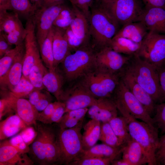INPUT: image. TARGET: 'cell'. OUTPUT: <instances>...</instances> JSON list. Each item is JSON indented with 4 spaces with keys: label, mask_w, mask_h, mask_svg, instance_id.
Wrapping results in <instances>:
<instances>
[{
    "label": "cell",
    "mask_w": 165,
    "mask_h": 165,
    "mask_svg": "<svg viewBox=\"0 0 165 165\" xmlns=\"http://www.w3.org/2000/svg\"><path fill=\"white\" fill-rule=\"evenodd\" d=\"M89 21L92 47L99 50L110 47L119 24L100 1L96 0L91 7Z\"/></svg>",
    "instance_id": "6da1fadb"
},
{
    "label": "cell",
    "mask_w": 165,
    "mask_h": 165,
    "mask_svg": "<svg viewBox=\"0 0 165 165\" xmlns=\"http://www.w3.org/2000/svg\"><path fill=\"white\" fill-rule=\"evenodd\" d=\"M51 124L37 123L36 135L28 153L34 163L40 165L58 164L60 149L58 132Z\"/></svg>",
    "instance_id": "7a4b0ae2"
},
{
    "label": "cell",
    "mask_w": 165,
    "mask_h": 165,
    "mask_svg": "<svg viewBox=\"0 0 165 165\" xmlns=\"http://www.w3.org/2000/svg\"><path fill=\"white\" fill-rule=\"evenodd\" d=\"M118 109L126 119L130 137L140 145L145 152L148 165H157L156 153L160 139L158 128L138 120L123 109Z\"/></svg>",
    "instance_id": "3957f363"
},
{
    "label": "cell",
    "mask_w": 165,
    "mask_h": 165,
    "mask_svg": "<svg viewBox=\"0 0 165 165\" xmlns=\"http://www.w3.org/2000/svg\"><path fill=\"white\" fill-rule=\"evenodd\" d=\"M125 69L151 96L156 103L165 102L158 70L136 55H133Z\"/></svg>",
    "instance_id": "277c9868"
},
{
    "label": "cell",
    "mask_w": 165,
    "mask_h": 165,
    "mask_svg": "<svg viewBox=\"0 0 165 165\" xmlns=\"http://www.w3.org/2000/svg\"><path fill=\"white\" fill-rule=\"evenodd\" d=\"M88 45L68 55L61 63L64 79L71 82L81 79L96 69V52Z\"/></svg>",
    "instance_id": "5b68a950"
},
{
    "label": "cell",
    "mask_w": 165,
    "mask_h": 165,
    "mask_svg": "<svg viewBox=\"0 0 165 165\" xmlns=\"http://www.w3.org/2000/svg\"><path fill=\"white\" fill-rule=\"evenodd\" d=\"M83 121L74 127L58 130V139L60 149L58 164L69 165L77 160L83 151L82 134Z\"/></svg>",
    "instance_id": "8992f818"
},
{
    "label": "cell",
    "mask_w": 165,
    "mask_h": 165,
    "mask_svg": "<svg viewBox=\"0 0 165 165\" xmlns=\"http://www.w3.org/2000/svg\"><path fill=\"white\" fill-rule=\"evenodd\" d=\"M80 79V82L97 98L111 97L119 81L117 74L96 68Z\"/></svg>",
    "instance_id": "52a82bcc"
},
{
    "label": "cell",
    "mask_w": 165,
    "mask_h": 165,
    "mask_svg": "<svg viewBox=\"0 0 165 165\" xmlns=\"http://www.w3.org/2000/svg\"><path fill=\"white\" fill-rule=\"evenodd\" d=\"M135 55L157 70L165 67V35L149 31Z\"/></svg>",
    "instance_id": "ba28073f"
},
{
    "label": "cell",
    "mask_w": 165,
    "mask_h": 165,
    "mask_svg": "<svg viewBox=\"0 0 165 165\" xmlns=\"http://www.w3.org/2000/svg\"><path fill=\"white\" fill-rule=\"evenodd\" d=\"M114 92L117 109H123L135 118L155 126L152 118L121 79Z\"/></svg>",
    "instance_id": "9c48e42d"
},
{
    "label": "cell",
    "mask_w": 165,
    "mask_h": 165,
    "mask_svg": "<svg viewBox=\"0 0 165 165\" xmlns=\"http://www.w3.org/2000/svg\"><path fill=\"white\" fill-rule=\"evenodd\" d=\"M102 3L119 24L123 25L139 21L143 9L138 0H115Z\"/></svg>",
    "instance_id": "30bf717a"
},
{
    "label": "cell",
    "mask_w": 165,
    "mask_h": 165,
    "mask_svg": "<svg viewBox=\"0 0 165 165\" xmlns=\"http://www.w3.org/2000/svg\"><path fill=\"white\" fill-rule=\"evenodd\" d=\"M26 34L24 40V54L23 61V75L28 78L32 66L42 60L37 41L34 21L31 17L27 19Z\"/></svg>",
    "instance_id": "8fae6325"
},
{
    "label": "cell",
    "mask_w": 165,
    "mask_h": 165,
    "mask_svg": "<svg viewBox=\"0 0 165 165\" xmlns=\"http://www.w3.org/2000/svg\"><path fill=\"white\" fill-rule=\"evenodd\" d=\"M64 3L38 9L32 17L35 25L36 37L38 46L47 37Z\"/></svg>",
    "instance_id": "7c38bea8"
},
{
    "label": "cell",
    "mask_w": 165,
    "mask_h": 165,
    "mask_svg": "<svg viewBox=\"0 0 165 165\" xmlns=\"http://www.w3.org/2000/svg\"><path fill=\"white\" fill-rule=\"evenodd\" d=\"M130 59L122 55L110 47L103 48L96 52V68L107 73L117 74L121 71Z\"/></svg>",
    "instance_id": "4fadbf2b"
},
{
    "label": "cell",
    "mask_w": 165,
    "mask_h": 165,
    "mask_svg": "<svg viewBox=\"0 0 165 165\" xmlns=\"http://www.w3.org/2000/svg\"><path fill=\"white\" fill-rule=\"evenodd\" d=\"M97 99L79 81L65 92L63 102L65 106V113L89 107L95 102Z\"/></svg>",
    "instance_id": "5bb4252c"
},
{
    "label": "cell",
    "mask_w": 165,
    "mask_h": 165,
    "mask_svg": "<svg viewBox=\"0 0 165 165\" xmlns=\"http://www.w3.org/2000/svg\"><path fill=\"white\" fill-rule=\"evenodd\" d=\"M5 97L9 100L14 112L28 126L33 124L36 127L39 112L29 100L17 98L10 92Z\"/></svg>",
    "instance_id": "9a60e30c"
},
{
    "label": "cell",
    "mask_w": 165,
    "mask_h": 165,
    "mask_svg": "<svg viewBox=\"0 0 165 165\" xmlns=\"http://www.w3.org/2000/svg\"><path fill=\"white\" fill-rule=\"evenodd\" d=\"M118 111L113 99L101 98H97L95 102L89 107L87 113L91 119L104 123L109 122L117 116Z\"/></svg>",
    "instance_id": "2e32d148"
},
{
    "label": "cell",
    "mask_w": 165,
    "mask_h": 165,
    "mask_svg": "<svg viewBox=\"0 0 165 165\" xmlns=\"http://www.w3.org/2000/svg\"><path fill=\"white\" fill-rule=\"evenodd\" d=\"M128 89L139 101L149 114L155 113L156 103L151 96L126 70L122 72L120 79Z\"/></svg>",
    "instance_id": "e0dca14e"
},
{
    "label": "cell",
    "mask_w": 165,
    "mask_h": 165,
    "mask_svg": "<svg viewBox=\"0 0 165 165\" xmlns=\"http://www.w3.org/2000/svg\"><path fill=\"white\" fill-rule=\"evenodd\" d=\"M139 21L149 31L165 35V9L145 6Z\"/></svg>",
    "instance_id": "ac0fdd59"
},
{
    "label": "cell",
    "mask_w": 165,
    "mask_h": 165,
    "mask_svg": "<svg viewBox=\"0 0 165 165\" xmlns=\"http://www.w3.org/2000/svg\"><path fill=\"white\" fill-rule=\"evenodd\" d=\"M34 163L26 153L19 152L10 144L9 140L0 142V165H29Z\"/></svg>",
    "instance_id": "d6986e66"
},
{
    "label": "cell",
    "mask_w": 165,
    "mask_h": 165,
    "mask_svg": "<svg viewBox=\"0 0 165 165\" xmlns=\"http://www.w3.org/2000/svg\"><path fill=\"white\" fill-rule=\"evenodd\" d=\"M53 28V51L54 67L56 68L71 53L66 36V29L54 26Z\"/></svg>",
    "instance_id": "ffe728a7"
},
{
    "label": "cell",
    "mask_w": 165,
    "mask_h": 165,
    "mask_svg": "<svg viewBox=\"0 0 165 165\" xmlns=\"http://www.w3.org/2000/svg\"><path fill=\"white\" fill-rule=\"evenodd\" d=\"M64 80L62 73L58 70L57 68L53 69H48L45 74L42 81L45 88L53 95L58 101L63 102L65 94L63 88Z\"/></svg>",
    "instance_id": "44dd1931"
},
{
    "label": "cell",
    "mask_w": 165,
    "mask_h": 165,
    "mask_svg": "<svg viewBox=\"0 0 165 165\" xmlns=\"http://www.w3.org/2000/svg\"><path fill=\"white\" fill-rule=\"evenodd\" d=\"M24 48L19 53L6 74L0 78L1 88L11 91L19 82L23 75Z\"/></svg>",
    "instance_id": "7402d4cb"
},
{
    "label": "cell",
    "mask_w": 165,
    "mask_h": 165,
    "mask_svg": "<svg viewBox=\"0 0 165 165\" xmlns=\"http://www.w3.org/2000/svg\"><path fill=\"white\" fill-rule=\"evenodd\" d=\"M72 5L73 15L70 27L74 34L82 39L85 45L88 44L90 40L89 20L75 5Z\"/></svg>",
    "instance_id": "603a6c76"
},
{
    "label": "cell",
    "mask_w": 165,
    "mask_h": 165,
    "mask_svg": "<svg viewBox=\"0 0 165 165\" xmlns=\"http://www.w3.org/2000/svg\"><path fill=\"white\" fill-rule=\"evenodd\" d=\"M122 153V158L130 165L148 164V158L143 148L131 138L123 147Z\"/></svg>",
    "instance_id": "cb8c5ba5"
},
{
    "label": "cell",
    "mask_w": 165,
    "mask_h": 165,
    "mask_svg": "<svg viewBox=\"0 0 165 165\" xmlns=\"http://www.w3.org/2000/svg\"><path fill=\"white\" fill-rule=\"evenodd\" d=\"M148 32L141 22H132L123 25L114 37L125 38L141 44Z\"/></svg>",
    "instance_id": "d4e9b609"
},
{
    "label": "cell",
    "mask_w": 165,
    "mask_h": 165,
    "mask_svg": "<svg viewBox=\"0 0 165 165\" xmlns=\"http://www.w3.org/2000/svg\"><path fill=\"white\" fill-rule=\"evenodd\" d=\"M123 147L115 148L104 143L95 145L90 149L83 151L78 159L94 157L108 158L112 161L117 159L122 153Z\"/></svg>",
    "instance_id": "484cf974"
},
{
    "label": "cell",
    "mask_w": 165,
    "mask_h": 165,
    "mask_svg": "<svg viewBox=\"0 0 165 165\" xmlns=\"http://www.w3.org/2000/svg\"><path fill=\"white\" fill-rule=\"evenodd\" d=\"M28 126L16 114L11 115L0 123V140L13 136Z\"/></svg>",
    "instance_id": "4316f807"
},
{
    "label": "cell",
    "mask_w": 165,
    "mask_h": 165,
    "mask_svg": "<svg viewBox=\"0 0 165 165\" xmlns=\"http://www.w3.org/2000/svg\"><path fill=\"white\" fill-rule=\"evenodd\" d=\"M101 122L91 119L83 127L82 134L83 151L87 150L95 145L99 140L101 131Z\"/></svg>",
    "instance_id": "83f0119b"
},
{
    "label": "cell",
    "mask_w": 165,
    "mask_h": 165,
    "mask_svg": "<svg viewBox=\"0 0 165 165\" xmlns=\"http://www.w3.org/2000/svg\"><path fill=\"white\" fill-rule=\"evenodd\" d=\"M26 30L17 14L0 11V32L7 34Z\"/></svg>",
    "instance_id": "f1b7e54d"
},
{
    "label": "cell",
    "mask_w": 165,
    "mask_h": 165,
    "mask_svg": "<svg viewBox=\"0 0 165 165\" xmlns=\"http://www.w3.org/2000/svg\"><path fill=\"white\" fill-rule=\"evenodd\" d=\"M141 44L125 38L114 37L110 47L119 53L133 56L138 52Z\"/></svg>",
    "instance_id": "f546056e"
},
{
    "label": "cell",
    "mask_w": 165,
    "mask_h": 165,
    "mask_svg": "<svg viewBox=\"0 0 165 165\" xmlns=\"http://www.w3.org/2000/svg\"><path fill=\"white\" fill-rule=\"evenodd\" d=\"M108 122L118 138L120 145L123 147L131 138L126 118L123 116H117Z\"/></svg>",
    "instance_id": "4dcf8cb0"
},
{
    "label": "cell",
    "mask_w": 165,
    "mask_h": 165,
    "mask_svg": "<svg viewBox=\"0 0 165 165\" xmlns=\"http://www.w3.org/2000/svg\"><path fill=\"white\" fill-rule=\"evenodd\" d=\"M88 108L70 111L64 113L57 123L60 129L72 128L83 121L87 112Z\"/></svg>",
    "instance_id": "1f68e13d"
},
{
    "label": "cell",
    "mask_w": 165,
    "mask_h": 165,
    "mask_svg": "<svg viewBox=\"0 0 165 165\" xmlns=\"http://www.w3.org/2000/svg\"><path fill=\"white\" fill-rule=\"evenodd\" d=\"M53 30L52 27L47 37L42 44L39 46L42 60L46 67L49 70L55 68L54 65V58L53 51Z\"/></svg>",
    "instance_id": "d6a6232c"
},
{
    "label": "cell",
    "mask_w": 165,
    "mask_h": 165,
    "mask_svg": "<svg viewBox=\"0 0 165 165\" xmlns=\"http://www.w3.org/2000/svg\"><path fill=\"white\" fill-rule=\"evenodd\" d=\"M10 5L14 13L27 19L32 17L38 9L30 0H10Z\"/></svg>",
    "instance_id": "836d02e7"
},
{
    "label": "cell",
    "mask_w": 165,
    "mask_h": 165,
    "mask_svg": "<svg viewBox=\"0 0 165 165\" xmlns=\"http://www.w3.org/2000/svg\"><path fill=\"white\" fill-rule=\"evenodd\" d=\"M24 48V42L7 52L0 59V78L9 69L21 51Z\"/></svg>",
    "instance_id": "e575fe53"
},
{
    "label": "cell",
    "mask_w": 165,
    "mask_h": 165,
    "mask_svg": "<svg viewBox=\"0 0 165 165\" xmlns=\"http://www.w3.org/2000/svg\"><path fill=\"white\" fill-rule=\"evenodd\" d=\"M48 70L42 60L37 62L31 68L28 78L36 89L42 90L45 88L43 84V79Z\"/></svg>",
    "instance_id": "d590c367"
},
{
    "label": "cell",
    "mask_w": 165,
    "mask_h": 165,
    "mask_svg": "<svg viewBox=\"0 0 165 165\" xmlns=\"http://www.w3.org/2000/svg\"><path fill=\"white\" fill-rule=\"evenodd\" d=\"M99 140L103 143L114 147H123L108 122L101 123Z\"/></svg>",
    "instance_id": "8d00e7d4"
},
{
    "label": "cell",
    "mask_w": 165,
    "mask_h": 165,
    "mask_svg": "<svg viewBox=\"0 0 165 165\" xmlns=\"http://www.w3.org/2000/svg\"><path fill=\"white\" fill-rule=\"evenodd\" d=\"M35 89L28 78L23 75L19 82L10 92L17 98H25L29 97Z\"/></svg>",
    "instance_id": "74e56055"
},
{
    "label": "cell",
    "mask_w": 165,
    "mask_h": 165,
    "mask_svg": "<svg viewBox=\"0 0 165 165\" xmlns=\"http://www.w3.org/2000/svg\"><path fill=\"white\" fill-rule=\"evenodd\" d=\"M73 11L72 9L64 6L53 23V26L66 29L70 26L72 18Z\"/></svg>",
    "instance_id": "f35d334b"
},
{
    "label": "cell",
    "mask_w": 165,
    "mask_h": 165,
    "mask_svg": "<svg viewBox=\"0 0 165 165\" xmlns=\"http://www.w3.org/2000/svg\"><path fill=\"white\" fill-rule=\"evenodd\" d=\"M154 113L152 118L155 125L162 134L165 133V101L156 104Z\"/></svg>",
    "instance_id": "ab89813d"
},
{
    "label": "cell",
    "mask_w": 165,
    "mask_h": 165,
    "mask_svg": "<svg viewBox=\"0 0 165 165\" xmlns=\"http://www.w3.org/2000/svg\"><path fill=\"white\" fill-rule=\"evenodd\" d=\"M112 161L108 158L89 157L78 159L69 165H110Z\"/></svg>",
    "instance_id": "60d3db41"
},
{
    "label": "cell",
    "mask_w": 165,
    "mask_h": 165,
    "mask_svg": "<svg viewBox=\"0 0 165 165\" xmlns=\"http://www.w3.org/2000/svg\"><path fill=\"white\" fill-rule=\"evenodd\" d=\"M65 33L70 51H75L82 46L86 45L82 39L74 34L70 27L66 29Z\"/></svg>",
    "instance_id": "b9f144b4"
},
{
    "label": "cell",
    "mask_w": 165,
    "mask_h": 165,
    "mask_svg": "<svg viewBox=\"0 0 165 165\" xmlns=\"http://www.w3.org/2000/svg\"><path fill=\"white\" fill-rule=\"evenodd\" d=\"M62 102L57 101L50 103L42 112H39L37 120L44 123L51 116L57 108Z\"/></svg>",
    "instance_id": "7bdbcfd3"
},
{
    "label": "cell",
    "mask_w": 165,
    "mask_h": 165,
    "mask_svg": "<svg viewBox=\"0 0 165 165\" xmlns=\"http://www.w3.org/2000/svg\"><path fill=\"white\" fill-rule=\"evenodd\" d=\"M9 141L12 145L21 153H27L30 150L29 147L25 142L20 134L11 138Z\"/></svg>",
    "instance_id": "ee69618b"
},
{
    "label": "cell",
    "mask_w": 165,
    "mask_h": 165,
    "mask_svg": "<svg viewBox=\"0 0 165 165\" xmlns=\"http://www.w3.org/2000/svg\"><path fill=\"white\" fill-rule=\"evenodd\" d=\"M94 0H73L72 5H75L86 16L89 20L91 7L94 3Z\"/></svg>",
    "instance_id": "f6af8a7d"
},
{
    "label": "cell",
    "mask_w": 165,
    "mask_h": 165,
    "mask_svg": "<svg viewBox=\"0 0 165 165\" xmlns=\"http://www.w3.org/2000/svg\"><path fill=\"white\" fill-rule=\"evenodd\" d=\"M65 104L64 102L58 107L51 116L47 119L44 123L52 124L53 123H58L65 113Z\"/></svg>",
    "instance_id": "bcb514c9"
},
{
    "label": "cell",
    "mask_w": 165,
    "mask_h": 165,
    "mask_svg": "<svg viewBox=\"0 0 165 165\" xmlns=\"http://www.w3.org/2000/svg\"><path fill=\"white\" fill-rule=\"evenodd\" d=\"M19 134L25 142L29 146L32 143L35 139L37 132L32 127L27 126L23 129Z\"/></svg>",
    "instance_id": "7dc6e473"
},
{
    "label": "cell",
    "mask_w": 165,
    "mask_h": 165,
    "mask_svg": "<svg viewBox=\"0 0 165 165\" xmlns=\"http://www.w3.org/2000/svg\"><path fill=\"white\" fill-rule=\"evenodd\" d=\"M156 157L157 164H160L161 162L165 158V133L159 139L156 151Z\"/></svg>",
    "instance_id": "c3c4849f"
},
{
    "label": "cell",
    "mask_w": 165,
    "mask_h": 165,
    "mask_svg": "<svg viewBox=\"0 0 165 165\" xmlns=\"http://www.w3.org/2000/svg\"><path fill=\"white\" fill-rule=\"evenodd\" d=\"M10 103L6 97L0 100V120L7 113L13 111Z\"/></svg>",
    "instance_id": "681fc988"
},
{
    "label": "cell",
    "mask_w": 165,
    "mask_h": 165,
    "mask_svg": "<svg viewBox=\"0 0 165 165\" xmlns=\"http://www.w3.org/2000/svg\"><path fill=\"white\" fill-rule=\"evenodd\" d=\"M41 90L35 89L28 97L29 101L34 106L40 100L48 96L47 94L41 91Z\"/></svg>",
    "instance_id": "f907efd6"
},
{
    "label": "cell",
    "mask_w": 165,
    "mask_h": 165,
    "mask_svg": "<svg viewBox=\"0 0 165 165\" xmlns=\"http://www.w3.org/2000/svg\"><path fill=\"white\" fill-rule=\"evenodd\" d=\"M0 33V57L3 56L7 52L12 49L11 46Z\"/></svg>",
    "instance_id": "816d5d0a"
},
{
    "label": "cell",
    "mask_w": 165,
    "mask_h": 165,
    "mask_svg": "<svg viewBox=\"0 0 165 165\" xmlns=\"http://www.w3.org/2000/svg\"><path fill=\"white\" fill-rule=\"evenodd\" d=\"M145 6L165 9V0H143Z\"/></svg>",
    "instance_id": "f5cc1de1"
},
{
    "label": "cell",
    "mask_w": 165,
    "mask_h": 165,
    "mask_svg": "<svg viewBox=\"0 0 165 165\" xmlns=\"http://www.w3.org/2000/svg\"><path fill=\"white\" fill-rule=\"evenodd\" d=\"M51 99L48 96L42 98L34 106L38 111H42L51 102Z\"/></svg>",
    "instance_id": "db71d44e"
},
{
    "label": "cell",
    "mask_w": 165,
    "mask_h": 165,
    "mask_svg": "<svg viewBox=\"0 0 165 165\" xmlns=\"http://www.w3.org/2000/svg\"><path fill=\"white\" fill-rule=\"evenodd\" d=\"M160 82L165 100V67L158 70Z\"/></svg>",
    "instance_id": "11a10c76"
},
{
    "label": "cell",
    "mask_w": 165,
    "mask_h": 165,
    "mask_svg": "<svg viewBox=\"0 0 165 165\" xmlns=\"http://www.w3.org/2000/svg\"><path fill=\"white\" fill-rule=\"evenodd\" d=\"M64 0H43L42 7H47L62 4L64 3Z\"/></svg>",
    "instance_id": "9f6ffc18"
},
{
    "label": "cell",
    "mask_w": 165,
    "mask_h": 165,
    "mask_svg": "<svg viewBox=\"0 0 165 165\" xmlns=\"http://www.w3.org/2000/svg\"><path fill=\"white\" fill-rule=\"evenodd\" d=\"M11 10L10 0H0V11Z\"/></svg>",
    "instance_id": "6f0895ef"
},
{
    "label": "cell",
    "mask_w": 165,
    "mask_h": 165,
    "mask_svg": "<svg viewBox=\"0 0 165 165\" xmlns=\"http://www.w3.org/2000/svg\"><path fill=\"white\" fill-rule=\"evenodd\" d=\"M111 164L112 165H130L127 161L123 158L115 159L112 162Z\"/></svg>",
    "instance_id": "680465c9"
},
{
    "label": "cell",
    "mask_w": 165,
    "mask_h": 165,
    "mask_svg": "<svg viewBox=\"0 0 165 165\" xmlns=\"http://www.w3.org/2000/svg\"><path fill=\"white\" fill-rule=\"evenodd\" d=\"M43 0H37V7L38 9L42 7Z\"/></svg>",
    "instance_id": "91938a15"
},
{
    "label": "cell",
    "mask_w": 165,
    "mask_h": 165,
    "mask_svg": "<svg viewBox=\"0 0 165 165\" xmlns=\"http://www.w3.org/2000/svg\"><path fill=\"white\" fill-rule=\"evenodd\" d=\"M115 0H100V1L106 4L112 2Z\"/></svg>",
    "instance_id": "94428289"
},
{
    "label": "cell",
    "mask_w": 165,
    "mask_h": 165,
    "mask_svg": "<svg viewBox=\"0 0 165 165\" xmlns=\"http://www.w3.org/2000/svg\"><path fill=\"white\" fill-rule=\"evenodd\" d=\"M30 0L31 1V2L37 8V6H36L37 0Z\"/></svg>",
    "instance_id": "6125c7cd"
},
{
    "label": "cell",
    "mask_w": 165,
    "mask_h": 165,
    "mask_svg": "<svg viewBox=\"0 0 165 165\" xmlns=\"http://www.w3.org/2000/svg\"><path fill=\"white\" fill-rule=\"evenodd\" d=\"M160 164L165 165V158L161 162Z\"/></svg>",
    "instance_id": "be15d7a7"
},
{
    "label": "cell",
    "mask_w": 165,
    "mask_h": 165,
    "mask_svg": "<svg viewBox=\"0 0 165 165\" xmlns=\"http://www.w3.org/2000/svg\"><path fill=\"white\" fill-rule=\"evenodd\" d=\"M69 0L70 2L71 3H72L73 1V0Z\"/></svg>",
    "instance_id": "e7e4bbea"
},
{
    "label": "cell",
    "mask_w": 165,
    "mask_h": 165,
    "mask_svg": "<svg viewBox=\"0 0 165 165\" xmlns=\"http://www.w3.org/2000/svg\"><path fill=\"white\" fill-rule=\"evenodd\" d=\"M96 1H100V0H96Z\"/></svg>",
    "instance_id": "03108f58"
}]
</instances>
